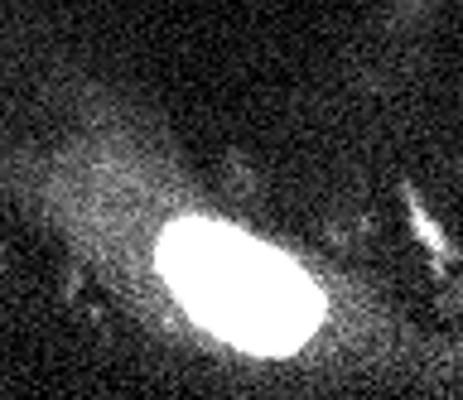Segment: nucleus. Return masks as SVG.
I'll return each mask as SVG.
<instances>
[{"label": "nucleus", "instance_id": "f257e3e1", "mask_svg": "<svg viewBox=\"0 0 463 400\" xmlns=\"http://www.w3.org/2000/svg\"><path fill=\"white\" fill-rule=\"evenodd\" d=\"M159 270L203 328L251 352L299 348L324 319L314 284L227 222H174L159 241Z\"/></svg>", "mask_w": 463, "mask_h": 400}]
</instances>
